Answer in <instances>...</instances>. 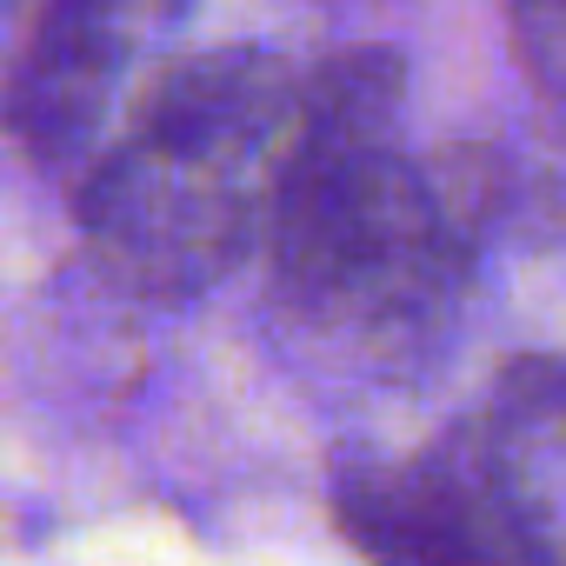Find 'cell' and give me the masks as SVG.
<instances>
[{"label": "cell", "instance_id": "1", "mask_svg": "<svg viewBox=\"0 0 566 566\" xmlns=\"http://www.w3.org/2000/svg\"><path fill=\"white\" fill-rule=\"evenodd\" d=\"M301 81L266 48H207L154 74L134 127L74 193L94 260L140 301H187L266 233Z\"/></svg>", "mask_w": 566, "mask_h": 566}, {"label": "cell", "instance_id": "2", "mask_svg": "<svg viewBox=\"0 0 566 566\" xmlns=\"http://www.w3.org/2000/svg\"><path fill=\"white\" fill-rule=\"evenodd\" d=\"M407 74L387 48L327 54L294 101L266 247L301 314H413L447 294L467 207L400 147Z\"/></svg>", "mask_w": 566, "mask_h": 566}, {"label": "cell", "instance_id": "3", "mask_svg": "<svg viewBox=\"0 0 566 566\" xmlns=\"http://www.w3.org/2000/svg\"><path fill=\"white\" fill-rule=\"evenodd\" d=\"M193 0H48L0 94L14 147L34 167L94 160L127 81L187 28Z\"/></svg>", "mask_w": 566, "mask_h": 566}, {"label": "cell", "instance_id": "4", "mask_svg": "<svg viewBox=\"0 0 566 566\" xmlns=\"http://www.w3.org/2000/svg\"><path fill=\"white\" fill-rule=\"evenodd\" d=\"M513 553V566H566V360H520L486 407L447 433Z\"/></svg>", "mask_w": 566, "mask_h": 566}, {"label": "cell", "instance_id": "5", "mask_svg": "<svg viewBox=\"0 0 566 566\" xmlns=\"http://www.w3.org/2000/svg\"><path fill=\"white\" fill-rule=\"evenodd\" d=\"M506 28L526 81L566 101V0H506Z\"/></svg>", "mask_w": 566, "mask_h": 566}]
</instances>
